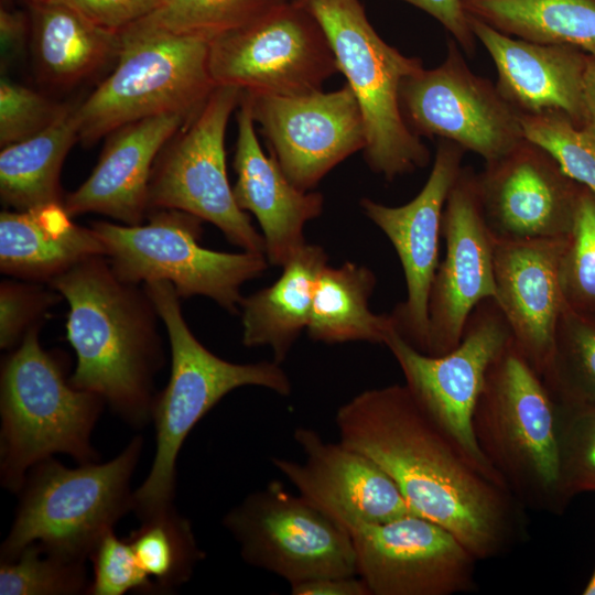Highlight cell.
<instances>
[{"mask_svg":"<svg viewBox=\"0 0 595 595\" xmlns=\"http://www.w3.org/2000/svg\"><path fill=\"white\" fill-rule=\"evenodd\" d=\"M563 408L595 407V318L565 307L541 376Z\"/></svg>","mask_w":595,"mask_h":595,"instance_id":"obj_31","label":"cell"},{"mask_svg":"<svg viewBox=\"0 0 595 595\" xmlns=\"http://www.w3.org/2000/svg\"><path fill=\"white\" fill-rule=\"evenodd\" d=\"M326 264L325 250L306 242L282 266L275 282L242 296L239 304L242 344L247 347L269 346L273 360L284 361L295 340L307 328L315 284Z\"/></svg>","mask_w":595,"mask_h":595,"instance_id":"obj_26","label":"cell"},{"mask_svg":"<svg viewBox=\"0 0 595 595\" xmlns=\"http://www.w3.org/2000/svg\"><path fill=\"white\" fill-rule=\"evenodd\" d=\"M242 91L217 86L199 111L158 155L148 190V213L177 209L218 227L245 251L266 255V244L236 203L226 169L225 134Z\"/></svg>","mask_w":595,"mask_h":595,"instance_id":"obj_10","label":"cell"},{"mask_svg":"<svg viewBox=\"0 0 595 595\" xmlns=\"http://www.w3.org/2000/svg\"><path fill=\"white\" fill-rule=\"evenodd\" d=\"M437 20L454 41L469 55L475 53L476 37L470 25L469 15L464 9L463 0H402Z\"/></svg>","mask_w":595,"mask_h":595,"instance_id":"obj_42","label":"cell"},{"mask_svg":"<svg viewBox=\"0 0 595 595\" xmlns=\"http://www.w3.org/2000/svg\"><path fill=\"white\" fill-rule=\"evenodd\" d=\"M403 117L421 138L451 141L494 162L524 140L520 113L488 79L467 66L455 41L436 67L407 77L400 90Z\"/></svg>","mask_w":595,"mask_h":595,"instance_id":"obj_14","label":"cell"},{"mask_svg":"<svg viewBox=\"0 0 595 595\" xmlns=\"http://www.w3.org/2000/svg\"><path fill=\"white\" fill-rule=\"evenodd\" d=\"M293 437L304 461L272 456L271 464L300 495L349 533L415 515L394 482L365 454L340 441L327 442L305 426L296 428Z\"/></svg>","mask_w":595,"mask_h":595,"instance_id":"obj_19","label":"cell"},{"mask_svg":"<svg viewBox=\"0 0 595 595\" xmlns=\"http://www.w3.org/2000/svg\"><path fill=\"white\" fill-rule=\"evenodd\" d=\"M376 283L375 273L365 266L326 264L314 289L309 336L325 344L360 340L385 345L396 326L391 314H375L369 309Z\"/></svg>","mask_w":595,"mask_h":595,"instance_id":"obj_28","label":"cell"},{"mask_svg":"<svg viewBox=\"0 0 595 595\" xmlns=\"http://www.w3.org/2000/svg\"><path fill=\"white\" fill-rule=\"evenodd\" d=\"M584 128L595 134V56H589L584 75Z\"/></svg>","mask_w":595,"mask_h":595,"instance_id":"obj_45","label":"cell"},{"mask_svg":"<svg viewBox=\"0 0 595 595\" xmlns=\"http://www.w3.org/2000/svg\"><path fill=\"white\" fill-rule=\"evenodd\" d=\"M48 285L69 305L66 336L76 354L69 382L101 397L127 423L148 424L164 355L145 290L118 278L105 256L80 261Z\"/></svg>","mask_w":595,"mask_h":595,"instance_id":"obj_2","label":"cell"},{"mask_svg":"<svg viewBox=\"0 0 595 595\" xmlns=\"http://www.w3.org/2000/svg\"><path fill=\"white\" fill-rule=\"evenodd\" d=\"M143 289L167 332L171 372L152 405L156 442L153 463L148 477L133 491V511L140 520L173 506L176 459L182 445L198 421L227 393L246 386L262 387L282 397L292 391L289 376L274 360L235 364L208 350L188 328L181 298L171 282L149 281Z\"/></svg>","mask_w":595,"mask_h":595,"instance_id":"obj_3","label":"cell"},{"mask_svg":"<svg viewBox=\"0 0 595 595\" xmlns=\"http://www.w3.org/2000/svg\"><path fill=\"white\" fill-rule=\"evenodd\" d=\"M584 595H595V566L586 586L583 589Z\"/></svg>","mask_w":595,"mask_h":595,"instance_id":"obj_46","label":"cell"},{"mask_svg":"<svg viewBox=\"0 0 595 595\" xmlns=\"http://www.w3.org/2000/svg\"><path fill=\"white\" fill-rule=\"evenodd\" d=\"M242 560L290 585L357 575L350 533L280 480L249 494L223 519Z\"/></svg>","mask_w":595,"mask_h":595,"instance_id":"obj_11","label":"cell"},{"mask_svg":"<svg viewBox=\"0 0 595 595\" xmlns=\"http://www.w3.org/2000/svg\"><path fill=\"white\" fill-rule=\"evenodd\" d=\"M237 126L234 196L239 208L250 212L258 220L268 262L282 267L306 244L304 226L321 215L324 197L296 187L275 159L266 155L244 95L238 106Z\"/></svg>","mask_w":595,"mask_h":595,"instance_id":"obj_24","label":"cell"},{"mask_svg":"<svg viewBox=\"0 0 595 595\" xmlns=\"http://www.w3.org/2000/svg\"><path fill=\"white\" fill-rule=\"evenodd\" d=\"M560 408L512 338L490 364L473 415L476 442L524 507L562 513Z\"/></svg>","mask_w":595,"mask_h":595,"instance_id":"obj_4","label":"cell"},{"mask_svg":"<svg viewBox=\"0 0 595 595\" xmlns=\"http://www.w3.org/2000/svg\"><path fill=\"white\" fill-rule=\"evenodd\" d=\"M36 282L2 281L0 285V347L10 349L23 339L28 331L52 304L61 298Z\"/></svg>","mask_w":595,"mask_h":595,"instance_id":"obj_40","label":"cell"},{"mask_svg":"<svg viewBox=\"0 0 595 595\" xmlns=\"http://www.w3.org/2000/svg\"><path fill=\"white\" fill-rule=\"evenodd\" d=\"M31 6L45 2L46 0H26Z\"/></svg>","mask_w":595,"mask_h":595,"instance_id":"obj_47","label":"cell"},{"mask_svg":"<svg viewBox=\"0 0 595 595\" xmlns=\"http://www.w3.org/2000/svg\"><path fill=\"white\" fill-rule=\"evenodd\" d=\"M559 408L560 475L571 500L580 493H595V407Z\"/></svg>","mask_w":595,"mask_h":595,"instance_id":"obj_37","label":"cell"},{"mask_svg":"<svg viewBox=\"0 0 595 595\" xmlns=\"http://www.w3.org/2000/svg\"><path fill=\"white\" fill-rule=\"evenodd\" d=\"M140 521L127 540L156 591H171L187 582L205 556L190 520L172 506Z\"/></svg>","mask_w":595,"mask_h":595,"instance_id":"obj_32","label":"cell"},{"mask_svg":"<svg viewBox=\"0 0 595 595\" xmlns=\"http://www.w3.org/2000/svg\"><path fill=\"white\" fill-rule=\"evenodd\" d=\"M487 227L495 240L567 237L581 190L539 145L523 140L476 174Z\"/></svg>","mask_w":595,"mask_h":595,"instance_id":"obj_20","label":"cell"},{"mask_svg":"<svg viewBox=\"0 0 595 595\" xmlns=\"http://www.w3.org/2000/svg\"><path fill=\"white\" fill-rule=\"evenodd\" d=\"M335 54L363 115L366 163L387 181L424 167L430 151L408 126L401 108L403 80L423 68L418 57L386 43L358 0H301Z\"/></svg>","mask_w":595,"mask_h":595,"instance_id":"obj_8","label":"cell"},{"mask_svg":"<svg viewBox=\"0 0 595 595\" xmlns=\"http://www.w3.org/2000/svg\"><path fill=\"white\" fill-rule=\"evenodd\" d=\"M524 139L547 151L573 182L595 194V134L561 112L520 113Z\"/></svg>","mask_w":595,"mask_h":595,"instance_id":"obj_35","label":"cell"},{"mask_svg":"<svg viewBox=\"0 0 595 595\" xmlns=\"http://www.w3.org/2000/svg\"><path fill=\"white\" fill-rule=\"evenodd\" d=\"M242 95L271 155L302 191L366 145L363 115L347 84L298 96Z\"/></svg>","mask_w":595,"mask_h":595,"instance_id":"obj_15","label":"cell"},{"mask_svg":"<svg viewBox=\"0 0 595 595\" xmlns=\"http://www.w3.org/2000/svg\"><path fill=\"white\" fill-rule=\"evenodd\" d=\"M339 441L371 458L412 511L451 531L477 559L528 537L524 507L422 410L405 385L365 390L335 416Z\"/></svg>","mask_w":595,"mask_h":595,"instance_id":"obj_1","label":"cell"},{"mask_svg":"<svg viewBox=\"0 0 595 595\" xmlns=\"http://www.w3.org/2000/svg\"><path fill=\"white\" fill-rule=\"evenodd\" d=\"M280 0H162L138 21L177 35L212 41L232 31L280 3Z\"/></svg>","mask_w":595,"mask_h":595,"instance_id":"obj_33","label":"cell"},{"mask_svg":"<svg viewBox=\"0 0 595 595\" xmlns=\"http://www.w3.org/2000/svg\"><path fill=\"white\" fill-rule=\"evenodd\" d=\"M72 8L94 23L122 31L149 15L162 0H46Z\"/></svg>","mask_w":595,"mask_h":595,"instance_id":"obj_41","label":"cell"},{"mask_svg":"<svg viewBox=\"0 0 595 595\" xmlns=\"http://www.w3.org/2000/svg\"><path fill=\"white\" fill-rule=\"evenodd\" d=\"M28 29V20L22 12L1 9L0 44L2 67L8 66L22 53Z\"/></svg>","mask_w":595,"mask_h":595,"instance_id":"obj_43","label":"cell"},{"mask_svg":"<svg viewBox=\"0 0 595 595\" xmlns=\"http://www.w3.org/2000/svg\"><path fill=\"white\" fill-rule=\"evenodd\" d=\"M136 226L106 220L90 227L106 247V258L121 280L139 284L169 281L177 295H204L230 313L239 312L244 283L268 267L263 253H230L204 248L202 219L177 209H154Z\"/></svg>","mask_w":595,"mask_h":595,"instance_id":"obj_9","label":"cell"},{"mask_svg":"<svg viewBox=\"0 0 595 595\" xmlns=\"http://www.w3.org/2000/svg\"><path fill=\"white\" fill-rule=\"evenodd\" d=\"M445 256L434 275L428 304L425 351L453 350L475 307L495 299L494 239L485 221L470 169H462L442 217Z\"/></svg>","mask_w":595,"mask_h":595,"instance_id":"obj_17","label":"cell"},{"mask_svg":"<svg viewBox=\"0 0 595 595\" xmlns=\"http://www.w3.org/2000/svg\"><path fill=\"white\" fill-rule=\"evenodd\" d=\"M106 253L95 230L74 224L62 203L0 214V270L4 274L48 283L80 261Z\"/></svg>","mask_w":595,"mask_h":595,"instance_id":"obj_25","label":"cell"},{"mask_svg":"<svg viewBox=\"0 0 595 595\" xmlns=\"http://www.w3.org/2000/svg\"><path fill=\"white\" fill-rule=\"evenodd\" d=\"M463 6L507 35L595 56V0H463Z\"/></svg>","mask_w":595,"mask_h":595,"instance_id":"obj_30","label":"cell"},{"mask_svg":"<svg viewBox=\"0 0 595 595\" xmlns=\"http://www.w3.org/2000/svg\"><path fill=\"white\" fill-rule=\"evenodd\" d=\"M143 441L136 436L113 459L69 468L50 457L34 465L0 550L11 561L32 543L44 551L86 561L115 524L133 511L130 482Z\"/></svg>","mask_w":595,"mask_h":595,"instance_id":"obj_6","label":"cell"},{"mask_svg":"<svg viewBox=\"0 0 595 595\" xmlns=\"http://www.w3.org/2000/svg\"><path fill=\"white\" fill-rule=\"evenodd\" d=\"M31 8L35 61L50 84L75 85L118 57L120 32L102 28L61 3L45 1Z\"/></svg>","mask_w":595,"mask_h":595,"instance_id":"obj_27","label":"cell"},{"mask_svg":"<svg viewBox=\"0 0 595 595\" xmlns=\"http://www.w3.org/2000/svg\"><path fill=\"white\" fill-rule=\"evenodd\" d=\"M208 66L217 86L242 93L298 96L322 89L338 73L323 29L300 3L275 4L209 42Z\"/></svg>","mask_w":595,"mask_h":595,"instance_id":"obj_12","label":"cell"},{"mask_svg":"<svg viewBox=\"0 0 595 595\" xmlns=\"http://www.w3.org/2000/svg\"><path fill=\"white\" fill-rule=\"evenodd\" d=\"M76 141H79L76 105L67 104L61 116L44 131L1 148L2 204L19 212L52 203L63 204L61 169Z\"/></svg>","mask_w":595,"mask_h":595,"instance_id":"obj_29","label":"cell"},{"mask_svg":"<svg viewBox=\"0 0 595 595\" xmlns=\"http://www.w3.org/2000/svg\"><path fill=\"white\" fill-rule=\"evenodd\" d=\"M85 561L44 551L36 543L0 562L1 595H74L89 588Z\"/></svg>","mask_w":595,"mask_h":595,"instance_id":"obj_34","label":"cell"},{"mask_svg":"<svg viewBox=\"0 0 595 595\" xmlns=\"http://www.w3.org/2000/svg\"><path fill=\"white\" fill-rule=\"evenodd\" d=\"M566 241L494 239L495 301L517 349L540 377L566 307L560 275Z\"/></svg>","mask_w":595,"mask_h":595,"instance_id":"obj_21","label":"cell"},{"mask_svg":"<svg viewBox=\"0 0 595 595\" xmlns=\"http://www.w3.org/2000/svg\"><path fill=\"white\" fill-rule=\"evenodd\" d=\"M511 338L495 299H487L472 312L461 343L447 354H423L397 329L385 343L404 376V385L422 410L482 470L502 485L504 480L476 442L473 415L487 370Z\"/></svg>","mask_w":595,"mask_h":595,"instance_id":"obj_13","label":"cell"},{"mask_svg":"<svg viewBox=\"0 0 595 595\" xmlns=\"http://www.w3.org/2000/svg\"><path fill=\"white\" fill-rule=\"evenodd\" d=\"M120 34L115 69L76 104L79 141L86 147L144 118L181 113L192 119L216 88L208 66L209 41L139 22Z\"/></svg>","mask_w":595,"mask_h":595,"instance_id":"obj_7","label":"cell"},{"mask_svg":"<svg viewBox=\"0 0 595 595\" xmlns=\"http://www.w3.org/2000/svg\"><path fill=\"white\" fill-rule=\"evenodd\" d=\"M166 113L125 125L107 136L88 178L63 205L71 217L97 213L136 226L148 215V190L154 162L165 144L190 121Z\"/></svg>","mask_w":595,"mask_h":595,"instance_id":"obj_23","label":"cell"},{"mask_svg":"<svg viewBox=\"0 0 595 595\" xmlns=\"http://www.w3.org/2000/svg\"><path fill=\"white\" fill-rule=\"evenodd\" d=\"M67 104L51 100L17 82L0 80V145L30 139L50 127Z\"/></svg>","mask_w":595,"mask_h":595,"instance_id":"obj_38","label":"cell"},{"mask_svg":"<svg viewBox=\"0 0 595 595\" xmlns=\"http://www.w3.org/2000/svg\"><path fill=\"white\" fill-rule=\"evenodd\" d=\"M290 586L293 595H371L358 575L322 577Z\"/></svg>","mask_w":595,"mask_h":595,"instance_id":"obj_44","label":"cell"},{"mask_svg":"<svg viewBox=\"0 0 595 595\" xmlns=\"http://www.w3.org/2000/svg\"><path fill=\"white\" fill-rule=\"evenodd\" d=\"M560 275L566 306L582 314L595 313V194L583 186Z\"/></svg>","mask_w":595,"mask_h":595,"instance_id":"obj_36","label":"cell"},{"mask_svg":"<svg viewBox=\"0 0 595 595\" xmlns=\"http://www.w3.org/2000/svg\"><path fill=\"white\" fill-rule=\"evenodd\" d=\"M357 575L371 595H453L475 589L477 559L447 529L418 515L350 533Z\"/></svg>","mask_w":595,"mask_h":595,"instance_id":"obj_16","label":"cell"},{"mask_svg":"<svg viewBox=\"0 0 595 595\" xmlns=\"http://www.w3.org/2000/svg\"><path fill=\"white\" fill-rule=\"evenodd\" d=\"M104 403L65 378L58 358L41 346L39 325L32 326L1 366V485L19 494L29 470L56 453L96 462L90 436Z\"/></svg>","mask_w":595,"mask_h":595,"instance_id":"obj_5","label":"cell"},{"mask_svg":"<svg viewBox=\"0 0 595 595\" xmlns=\"http://www.w3.org/2000/svg\"><path fill=\"white\" fill-rule=\"evenodd\" d=\"M465 150L440 139L431 173L419 194L401 206L363 198L364 214L387 236L403 269L407 299L390 313L397 332L424 353L428 337V304L439 267L442 217L448 194L461 171Z\"/></svg>","mask_w":595,"mask_h":595,"instance_id":"obj_18","label":"cell"},{"mask_svg":"<svg viewBox=\"0 0 595 595\" xmlns=\"http://www.w3.org/2000/svg\"><path fill=\"white\" fill-rule=\"evenodd\" d=\"M469 25L495 63L498 91L519 113L561 112L584 126V75L591 55L572 46L513 39L472 15Z\"/></svg>","mask_w":595,"mask_h":595,"instance_id":"obj_22","label":"cell"},{"mask_svg":"<svg viewBox=\"0 0 595 595\" xmlns=\"http://www.w3.org/2000/svg\"><path fill=\"white\" fill-rule=\"evenodd\" d=\"M94 578L87 594L122 595L130 591L154 593V583L141 567L137 555L126 539L113 531L107 533L89 555Z\"/></svg>","mask_w":595,"mask_h":595,"instance_id":"obj_39","label":"cell"}]
</instances>
